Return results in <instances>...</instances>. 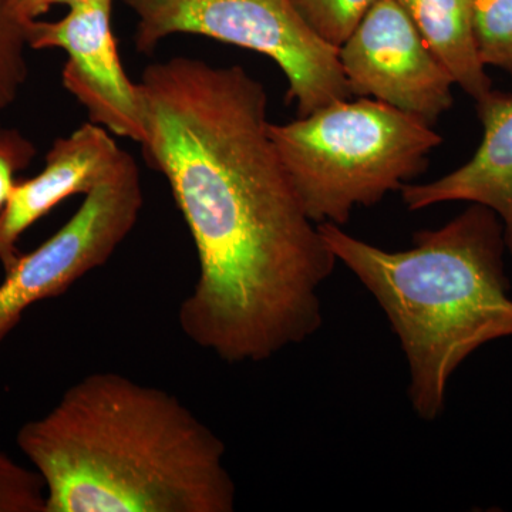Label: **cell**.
<instances>
[{"mask_svg":"<svg viewBox=\"0 0 512 512\" xmlns=\"http://www.w3.org/2000/svg\"><path fill=\"white\" fill-rule=\"evenodd\" d=\"M138 87L143 156L170 185L200 262L178 309L184 335L227 363L311 338L338 259L269 136L264 84L241 66L178 56L148 66Z\"/></svg>","mask_w":512,"mask_h":512,"instance_id":"obj_1","label":"cell"},{"mask_svg":"<svg viewBox=\"0 0 512 512\" xmlns=\"http://www.w3.org/2000/svg\"><path fill=\"white\" fill-rule=\"evenodd\" d=\"M46 512H232L225 444L177 396L116 372L72 384L16 436Z\"/></svg>","mask_w":512,"mask_h":512,"instance_id":"obj_2","label":"cell"},{"mask_svg":"<svg viewBox=\"0 0 512 512\" xmlns=\"http://www.w3.org/2000/svg\"><path fill=\"white\" fill-rule=\"evenodd\" d=\"M318 228L389 319L409 365L414 412L421 420L439 419L458 367L487 343L512 336L500 218L471 204L444 227L416 232L413 247L396 252L330 222Z\"/></svg>","mask_w":512,"mask_h":512,"instance_id":"obj_3","label":"cell"},{"mask_svg":"<svg viewBox=\"0 0 512 512\" xmlns=\"http://www.w3.org/2000/svg\"><path fill=\"white\" fill-rule=\"evenodd\" d=\"M269 136L308 217L339 227L357 207L402 190L443 143L426 121L369 97L271 123Z\"/></svg>","mask_w":512,"mask_h":512,"instance_id":"obj_4","label":"cell"},{"mask_svg":"<svg viewBox=\"0 0 512 512\" xmlns=\"http://www.w3.org/2000/svg\"><path fill=\"white\" fill-rule=\"evenodd\" d=\"M137 15L134 45L151 53L167 37L197 35L254 50L278 64L298 117L349 100L339 47L306 23L292 0H123Z\"/></svg>","mask_w":512,"mask_h":512,"instance_id":"obj_5","label":"cell"},{"mask_svg":"<svg viewBox=\"0 0 512 512\" xmlns=\"http://www.w3.org/2000/svg\"><path fill=\"white\" fill-rule=\"evenodd\" d=\"M144 197L140 170L124 153L66 224L29 254H19L0 284V345L30 306L66 292L106 264L136 227Z\"/></svg>","mask_w":512,"mask_h":512,"instance_id":"obj_6","label":"cell"},{"mask_svg":"<svg viewBox=\"0 0 512 512\" xmlns=\"http://www.w3.org/2000/svg\"><path fill=\"white\" fill-rule=\"evenodd\" d=\"M350 93L433 126L453 106L454 80L396 0H377L339 47Z\"/></svg>","mask_w":512,"mask_h":512,"instance_id":"obj_7","label":"cell"},{"mask_svg":"<svg viewBox=\"0 0 512 512\" xmlns=\"http://www.w3.org/2000/svg\"><path fill=\"white\" fill-rule=\"evenodd\" d=\"M113 0H92L69 8L55 22L26 23L30 49L66 53L62 82L84 107L90 123L140 144L144 111L140 87L121 64L111 26Z\"/></svg>","mask_w":512,"mask_h":512,"instance_id":"obj_8","label":"cell"},{"mask_svg":"<svg viewBox=\"0 0 512 512\" xmlns=\"http://www.w3.org/2000/svg\"><path fill=\"white\" fill-rule=\"evenodd\" d=\"M126 150L110 131L86 123L69 136L53 141L45 167L29 180L18 181L0 212V265L15 262L19 239L57 205L74 195H86L113 171Z\"/></svg>","mask_w":512,"mask_h":512,"instance_id":"obj_9","label":"cell"},{"mask_svg":"<svg viewBox=\"0 0 512 512\" xmlns=\"http://www.w3.org/2000/svg\"><path fill=\"white\" fill-rule=\"evenodd\" d=\"M483 140L463 167L427 184H406L402 198L409 211L443 202L464 201L495 212L512 255V94L490 90L476 100Z\"/></svg>","mask_w":512,"mask_h":512,"instance_id":"obj_10","label":"cell"},{"mask_svg":"<svg viewBox=\"0 0 512 512\" xmlns=\"http://www.w3.org/2000/svg\"><path fill=\"white\" fill-rule=\"evenodd\" d=\"M412 19L426 45L446 67L454 83L480 99L493 90L478 55L474 33L476 0H396Z\"/></svg>","mask_w":512,"mask_h":512,"instance_id":"obj_11","label":"cell"},{"mask_svg":"<svg viewBox=\"0 0 512 512\" xmlns=\"http://www.w3.org/2000/svg\"><path fill=\"white\" fill-rule=\"evenodd\" d=\"M28 49L26 22L16 15L9 0H0V113L15 103L25 86Z\"/></svg>","mask_w":512,"mask_h":512,"instance_id":"obj_12","label":"cell"},{"mask_svg":"<svg viewBox=\"0 0 512 512\" xmlns=\"http://www.w3.org/2000/svg\"><path fill=\"white\" fill-rule=\"evenodd\" d=\"M474 33L484 66H494L512 77V0H476Z\"/></svg>","mask_w":512,"mask_h":512,"instance_id":"obj_13","label":"cell"},{"mask_svg":"<svg viewBox=\"0 0 512 512\" xmlns=\"http://www.w3.org/2000/svg\"><path fill=\"white\" fill-rule=\"evenodd\" d=\"M377 0H292L303 19L325 42L340 47Z\"/></svg>","mask_w":512,"mask_h":512,"instance_id":"obj_14","label":"cell"},{"mask_svg":"<svg viewBox=\"0 0 512 512\" xmlns=\"http://www.w3.org/2000/svg\"><path fill=\"white\" fill-rule=\"evenodd\" d=\"M0 512H46V491L35 468L0 450Z\"/></svg>","mask_w":512,"mask_h":512,"instance_id":"obj_15","label":"cell"},{"mask_svg":"<svg viewBox=\"0 0 512 512\" xmlns=\"http://www.w3.org/2000/svg\"><path fill=\"white\" fill-rule=\"evenodd\" d=\"M36 147L18 128L0 126V212L8 204L18 175L32 164Z\"/></svg>","mask_w":512,"mask_h":512,"instance_id":"obj_16","label":"cell"},{"mask_svg":"<svg viewBox=\"0 0 512 512\" xmlns=\"http://www.w3.org/2000/svg\"><path fill=\"white\" fill-rule=\"evenodd\" d=\"M87 2L92 0H9L16 15L26 23L40 19V16L49 12L53 6L64 5L67 8H73Z\"/></svg>","mask_w":512,"mask_h":512,"instance_id":"obj_17","label":"cell"}]
</instances>
